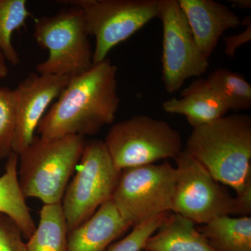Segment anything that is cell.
<instances>
[{"label": "cell", "instance_id": "cell-1", "mask_svg": "<svg viewBox=\"0 0 251 251\" xmlns=\"http://www.w3.org/2000/svg\"><path fill=\"white\" fill-rule=\"evenodd\" d=\"M117 67L107 58L70 77L58 99L38 126L44 139L97 134L115 120L120 106Z\"/></svg>", "mask_w": 251, "mask_h": 251}, {"label": "cell", "instance_id": "cell-2", "mask_svg": "<svg viewBox=\"0 0 251 251\" xmlns=\"http://www.w3.org/2000/svg\"><path fill=\"white\" fill-rule=\"evenodd\" d=\"M186 151L237 195L251 186V117L228 115L193 128Z\"/></svg>", "mask_w": 251, "mask_h": 251}, {"label": "cell", "instance_id": "cell-3", "mask_svg": "<svg viewBox=\"0 0 251 251\" xmlns=\"http://www.w3.org/2000/svg\"><path fill=\"white\" fill-rule=\"evenodd\" d=\"M86 140L80 135L55 139L35 137L18 156V179L25 197L59 204L76 170Z\"/></svg>", "mask_w": 251, "mask_h": 251}, {"label": "cell", "instance_id": "cell-4", "mask_svg": "<svg viewBox=\"0 0 251 251\" xmlns=\"http://www.w3.org/2000/svg\"><path fill=\"white\" fill-rule=\"evenodd\" d=\"M175 160L176 182L172 212L202 224L219 216L251 215V189L232 197L186 150Z\"/></svg>", "mask_w": 251, "mask_h": 251}, {"label": "cell", "instance_id": "cell-5", "mask_svg": "<svg viewBox=\"0 0 251 251\" xmlns=\"http://www.w3.org/2000/svg\"><path fill=\"white\" fill-rule=\"evenodd\" d=\"M89 36L83 11L76 6L36 19L34 39L49 52L36 66L38 74L72 77L88 71L93 66Z\"/></svg>", "mask_w": 251, "mask_h": 251}, {"label": "cell", "instance_id": "cell-6", "mask_svg": "<svg viewBox=\"0 0 251 251\" xmlns=\"http://www.w3.org/2000/svg\"><path fill=\"white\" fill-rule=\"evenodd\" d=\"M104 143L120 171L175 159L183 151L177 130L164 120L145 115L117 122L109 130Z\"/></svg>", "mask_w": 251, "mask_h": 251}, {"label": "cell", "instance_id": "cell-7", "mask_svg": "<svg viewBox=\"0 0 251 251\" xmlns=\"http://www.w3.org/2000/svg\"><path fill=\"white\" fill-rule=\"evenodd\" d=\"M121 172L114 165L104 141L86 142L76 173L61 202L69 232L112 199Z\"/></svg>", "mask_w": 251, "mask_h": 251}, {"label": "cell", "instance_id": "cell-8", "mask_svg": "<svg viewBox=\"0 0 251 251\" xmlns=\"http://www.w3.org/2000/svg\"><path fill=\"white\" fill-rule=\"evenodd\" d=\"M83 11L89 35L95 38L93 65L107 59L115 46L158 17V0H64Z\"/></svg>", "mask_w": 251, "mask_h": 251}, {"label": "cell", "instance_id": "cell-9", "mask_svg": "<svg viewBox=\"0 0 251 251\" xmlns=\"http://www.w3.org/2000/svg\"><path fill=\"white\" fill-rule=\"evenodd\" d=\"M176 170L168 161L122 171L112 200L131 226L171 211Z\"/></svg>", "mask_w": 251, "mask_h": 251}, {"label": "cell", "instance_id": "cell-10", "mask_svg": "<svg viewBox=\"0 0 251 251\" xmlns=\"http://www.w3.org/2000/svg\"><path fill=\"white\" fill-rule=\"evenodd\" d=\"M163 25V80L167 92H177L190 77L207 70L206 59L193 38L178 0H158V17Z\"/></svg>", "mask_w": 251, "mask_h": 251}, {"label": "cell", "instance_id": "cell-11", "mask_svg": "<svg viewBox=\"0 0 251 251\" xmlns=\"http://www.w3.org/2000/svg\"><path fill=\"white\" fill-rule=\"evenodd\" d=\"M70 77L31 74L13 90L16 125L12 151L19 155L35 138L46 110L67 87Z\"/></svg>", "mask_w": 251, "mask_h": 251}, {"label": "cell", "instance_id": "cell-12", "mask_svg": "<svg viewBox=\"0 0 251 251\" xmlns=\"http://www.w3.org/2000/svg\"><path fill=\"white\" fill-rule=\"evenodd\" d=\"M198 49L206 59L214 52L220 37L239 27V16L227 6L212 0H178Z\"/></svg>", "mask_w": 251, "mask_h": 251}, {"label": "cell", "instance_id": "cell-13", "mask_svg": "<svg viewBox=\"0 0 251 251\" xmlns=\"http://www.w3.org/2000/svg\"><path fill=\"white\" fill-rule=\"evenodd\" d=\"M130 227L112 200H109L87 221L69 232L67 251H105Z\"/></svg>", "mask_w": 251, "mask_h": 251}, {"label": "cell", "instance_id": "cell-14", "mask_svg": "<svg viewBox=\"0 0 251 251\" xmlns=\"http://www.w3.org/2000/svg\"><path fill=\"white\" fill-rule=\"evenodd\" d=\"M162 108L168 113L184 115L193 128L216 121L229 111L205 79L192 82L181 92V98L166 100Z\"/></svg>", "mask_w": 251, "mask_h": 251}, {"label": "cell", "instance_id": "cell-15", "mask_svg": "<svg viewBox=\"0 0 251 251\" xmlns=\"http://www.w3.org/2000/svg\"><path fill=\"white\" fill-rule=\"evenodd\" d=\"M194 223L176 213H168L145 243V251H216L195 227Z\"/></svg>", "mask_w": 251, "mask_h": 251}, {"label": "cell", "instance_id": "cell-16", "mask_svg": "<svg viewBox=\"0 0 251 251\" xmlns=\"http://www.w3.org/2000/svg\"><path fill=\"white\" fill-rule=\"evenodd\" d=\"M18 171V156L12 152L6 158L4 173L0 176V214L12 219L28 240L36 227L21 189Z\"/></svg>", "mask_w": 251, "mask_h": 251}, {"label": "cell", "instance_id": "cell-17", "mask_svg": "<svg viewBox=\"0 0 251 251\" xmlns=\"http://www.w3.org/2000/svg\"><path fill=\"white\" fill-rule=\"evenodd\" d=\"M198 229L216 251H251V216H219Z\"/></svg>", "mask_w": 251, "mask_h": 251}, {"label": "cell", "instance_id": "cell-18", "mask_svg": "<svg viewBox=\"0 0 251 251\" xmlns=\"http://www.w3.org/2000/svg\"><path fill=\"white\" fill-rule=\"evenodd\" d=\"M68 227L61 203L44 204L34 234L28 239V251H67Z\"/></svg>", "mask_w": 251, "mask_h": 251}, {"label": "cell", "instance_id": "cell-19", "mask_svg": "<svg viewBox=\"0 0 251 251\" xmlns=\"http://www.w3.org/2000/svg\"><path fill=\"white\" fill-rule=\"evenodd\" d=\"M205 80L229 110L244 111L251 108V85L242 74L220 68L210 73Z\"/></svg>", "mask_w": 251, "mask_h": 251}, {"label": "cell", "instance_id": "cell-20", "mask_svg": "<svg viewBox=\"0 0 251 251\" xmlns=\"http://www.w3.org/2000/svg\"><path fill=\"white\" fill-rule=\"evenodd\" d=\"M30 16L25 0H0V50L14 65L19 64L21 59L13 45V34L25 25Z\"/></svg>", "mask_w": 251, "mask_h": 251}, {"label": "cell", "instance_id": "cell-21", "mask_svg": "<svg viewBox=\"0 0 251 251\" xmlns=\"http://www.w3.org/2000/svg\"><path fill=\"white\" fill-rule=\"evenodd\" d=\"M16 116L14 92L0 88V162L13 152Z\"/></svg>", "mask_w": 251, "mask_h": 251}, {"label": "cell", "instance_id": "cell-22", "mask_svg": "<svg viewBox=\"0 0 251 251\" xmlns=\"http://www.w3.org/2000/svg\"><path fill=\"white\" fill-rule=\"evenodd\" d=\"M171 212V211H170ZM169 213V212H168ZM161 214L151 218L133 227L131 232L121 240L114 243L106 251H141L149 237L158 228L167 214Z\"/></svg>", "mask_w": 251, "mask_h": 251}, {"label": "cell", "instance_id": "cell-23", "mask_svg": "<svg viewBox=\"0 0 251 251\" xmlns=\"http://www.w3.org/2000/svg\"><path fill=\"white\" fill-rule=\"evenodd\" d=\"M18 225L4 214H0V251H28Z\"/></svg>", "mask_w": 251, "mask_h": 251}, {"label": "cell", "instance_id": "cell-24", "mask_svg": "<svg viewBox=\"0 0 251 251\" xmlns=\"http://www.w3.org/2000/svg\"><path fill=\"white\" fill-rule=\"evenodd\" d=\"M246 29L242 32L234 35L226 36L225 41V54L229 57H234L237 49L240 46L247 44L251 39V18L247 16L243 21H241Z\"/></svg>", "mask_w": 251, "mask_h": 251}, {"label": "cell", "instance_id": "cell-25", "mask_svg": "<svg viewBox=\"0 0 251 251\" xmlns=\"http://www.w3.org/2000/svg\"><path fill=\"white\" fill-rule=\"evenodd\" d=\"M6 60L4 53L0 50V78L6 77L9 74V69L6 65Z\"/></svg>", "mask_w": 251, "mask_h": 251}, {"label": "cell", "instance_id": "cell-26", "mask_svg": "<svg viewBox=\"0 0 251 251\" xmlns=\"http://www.w3.org/2000/svg\"><path fill=\"white\" fill-rule=\"evenodd\" d=\"M234 7L240 9H249L251 7V0H230Z\"/></svg>", "mask_w": 251, "mask_h": 251}]
</instances>
